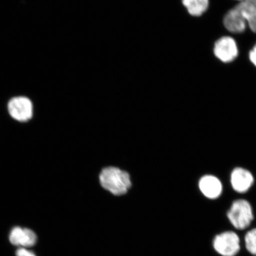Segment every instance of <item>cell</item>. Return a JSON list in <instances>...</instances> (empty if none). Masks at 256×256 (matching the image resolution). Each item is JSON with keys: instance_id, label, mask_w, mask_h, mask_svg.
I'll return each instance as SVG.
<instances>
[{"instance_id": "obj_13", "label": "cell", "mask_w": 256, "mask_h": 256, "mask_svg": "<svg viewBox=\"0 0 256 256\" xmlns=\"http://www.w3.org/2000/svg\"><path fill=\"white\" fill-rule=\"evenodd\" d=\"M24 228L21 227L16 226L10 232L9 240L12 245L21 246L22 239H23Z\"/></svg>"}, {"instance_id": "obj_12", "label": "cell", "mask_w": 256, "mask_h": 256, "mask_svg": "<svg viewBox=\"0 0 256 256\" xmlns=\"http://www.w3.org/2000/svg\"><path fill=\"white\" fill-rule=\"evenodd\" d=\"M246 248L252 254L256 256V228L248 232L245 236Z\"/></svg>"}, {"instance_id": "obj_6", "label": "cell", "mask_w": 256, "mask_h": 256, "mask_svg": "<svg viewBox=\"0 0 256 256\" xmlns=\"http://www.w3.org/2000/svg\"><path fill=\"white\" fill-rule=\"evenodd\" d=\"M254 182L252 172L243 168H236L230 175V183L234 190L244 194L250 190Z\"/></svg>"}, {"instance_id": "obj_8", "label": "cell", "mask_w": 256, "mask_h": 256, "mask_svg": "<svg viewBox=\"0 0 256 256\" xmlns=\"http://www.w3.org/2000/svg\"><path fill=\"white\" fill-rule=\"evenodd\" d=\"M223 24L226 30L232 34H242L247 28V23L236 7L230 10L224 16Z\"/></svg>"}, {"instance_id": "obj_11", "label": "cell", "mask_w": 256, "mask_h": 256, "mask_svg": "<svg viewBox=\"0 0 256 256\" xmlns=\"http://www.w3.org/2000/svg\"><path fill=\"white\" fill-rule=\"evenodd\" d=\"M37 242V236L32 230L24 228L23 239L21 247L28 248L33 247Z\"/></svg>"}, {"instance_id": "obj_7", "label": "cell", "mask_w": 256, "mask_h": 256, "mask_svg": "<svg viewBox=\"0 0 256 256\" xmlns=\"http://www.w3.org/2000/svg\"><path fill=\"white\" fill-rule=\"evenodd\" d=\"M198 187L201 194L210 200L217 199L223 192L222 181L216 176L212 174L202 176L199 180Z\"/></svg>"}, {"instance_id": "obj_4", "label": "cell", "mask_w": 256, "mask_h": 256, "mask_svg": "<svg viewBox=\"0 0 256 256\" xmlns=\"http://www.w3.org/2000/svg\"><path fill=\"white\" fill-rule=\"evenodd\" d=\"M214 247L220 255L234 256L240 248L238 236L232 232L220 234L214 239Z\"/></svg>"}, {"instance_id": "obj_3", "label": "cell", "mask_w": 256, "mask_h": 256, "mask_svg": "<svg viewBox=\"0 0 256 256\" xmlns=\"http://www.w3.org/2000/svg\"><path fill=\"white\" fill-rule=\"evenodd\" d=\"M8 111L14 120L22 122L30 120L34 114V106L30 98L18 96L10 100Z\"/></svg>"}, {"instance_id": "obj_10", "label": "cell", "mask_w": 256, "mask_h": 256, "mask_svg": "<svg viewBox=\"0 0 256 256\" xmlns=\"http://www.w3.org/2000/svg\"><path fill=\"white\" fill-rule=\"evenodd\" d=\"M184 7L190 15L199 17L207 11L210 0H182Z\"/></svg>"}, {"instance_id": "obj_5", "label": "cell", "mask_w": 256, "mask_h": 256, "mask_svg": "<svg viewBox=\"0 0 256 256\" xmlns=\"http://www.w3.org/2000/svg\"><path fill=\"white\" fill-rule=\"evenodd\" d=\"M214 52L220 62L225 63L231 62L238 56V44L231 36L220 38L214 44Z\"/></svg>"}, {"instance_id": "obj_15", "label": "cell", "mask_w": 256, "mask_h": 256, "mask_svg": "<svg viewBox=\"0 0 256 256\" xmlns=\"http://www.w3.org/2000/svg\"><path fill=\"white\" fill-rule=\"evenodd\" d=\"M249 59L254 65L256 67V44L252 48V49L250 51Z\"/></svg>"}, {"instance_id": "obj_1", "label": "cell", "mask_w": 256, "mask_h": 256, "mask_svg": "<svg viewBox=\"0 0 256 256\" xmlns=\"http://www.w3.org/2000/svg\"><path fill=\"white\" fill-rule=\"evenodd\" d=\"M99 180L104 190L116 196L126 194L132 186L130 176L127 172L111 166L102 170Z\"/></svg>"}, {"instance_id": "obj_9", "label": "cell", "mask_w": 256, "mask_h": 256, "mask_svg": "<svg viewBox=\"0 0 256 256\" xmlns=\"http://www.w3.org/2000/svg\"><path fill=\"white\" fill-rule=\"evenodd\" d=\"M250 30L256 34V0H244L235 6Z\"/></svg>"}, {"instance_id": "obj_14", "label": "cell", "mask_w": 256, "mask_h": 256, "mask_svg": "<svg viewBox=\"0 0 256 256\" xmlns=\"http://www.w3.org/2000/svg\"><path fill=\"white\" fill-rule=\"evenodd\" d=\"M16 256H36L34 252L28 250L21 248H18L16 252Z\"/></svg>"}, {"instance_id": "obj_16", "label": "cell", "mask_w": 256, "mask_h": 256, "mask_svg": "<svg viewBox=\"0 0 256 256\" xmlns=\"http://www.w3.org/2000/svg\"><path fill=\"white\" fill-rule=\"evenodd\" d=\"M238 1H239L240 2H241L244 1V0H238Z\"/></svg>"}, {"instance_id": "obj_2", "label": "cell", "mask_w": 256, "mask_h": 256, "mask_svg": "<svg viewBox=\"0 0 256 256\" xmlns=\"http://www.w3.org/2000/svg\"><path fill=\"white\" fill-rule=\"evenodd\" d=\"M230 222L238 230H244L250 225L254 220L250 204L244 200H236L232 204L228 213Z\"/></svg>"}]
</instances>
